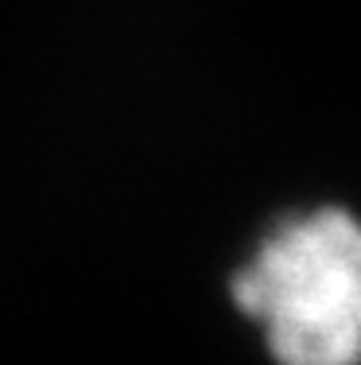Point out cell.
Listing matches in <instances>:
<instances>
[{"label":"cell","mask_w":361,"mask_h":365,"mask_svg":"<svg viewBox=\"0 0 361 365\" xmlns=\"http://www.w3.org/2000/svg\"><path fill=\"white\" fill-rule=\"evenodd\" d=\"M234 303L276 365H361V218L342 206L283 218L245 268Z\"/></svg>","instance_id":"cell-1"}]
</instances>
